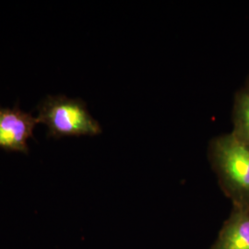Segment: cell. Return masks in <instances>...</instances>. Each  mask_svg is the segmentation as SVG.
<instances>
[{
  "label": "cell",
  "mask_w": 249,
  "mask_h": 249,
  "mask_svg": "<svg viewBox=\"0 0 249 249\" xmlns=\"http://www.w3.org/2000/svg\"><path fill=\"white\" fill-rule=\"evenodd\" d=\"M208 160L231 206L249 208V144L233 134H221L208 145Z\"/></svg>",
  "instance_id": "cell-1"
},
{
  "label": "cell",
  "mask_w": 249,
  "mask_h": 249,
  "mask_svg": "<svg viewBox=\"0 0 249 249\" xmlns=\"http://www.w3.org/2000/svg\"><path fill=\"white\" fill-rule=\"evenodd\" d=\"M38 123L47 126V137L61 139L65 137L98 136L103 128L93 118L86 103L79 98L65 95H48L36 107Z\"/></svg>",
  "instance_id": "cell-2"
},
{
  "label": "cell",
  "mask_w": 249,
  "mask_h": 249,
  "mask_svg": "<svg viewBox=\"0 0 249 249\" xmlns=\"http://www.w3.org/2000/svg\"><path fill=\"white\" fill-rule=\"evenodd\" d=\"M37 118L18 107H0V148L28 154V141L34 139Z\"/></svg>",
  "instance_id": "cell-3"
},
{
  "label": "cell",
  "mask_w": 249,
  "mask_h": 249,
  "mask_svg": "<svg viewBox=\"0 0 249 249\" xmlns=\"http://www.w3.org/2000/svg\"><path fill=\"white\" fill-rule=\"evenodd\" d=\"M210 249H249V208L231 206Z\"/></svg>",
  "instance_id": "cell-4"
},
{
  "label": "cell",
  "mask_w": 249,
  "mask_h": 249,
  "mask_svg": "<svg viewBox=\"0 0 249 249\" xmlns=\"http://www.w3.org/2000/svg\"><path fill=\"white\" fill-rule=\"evenodd\" d=\"M231 133L242 142L249 144V78L236 90L231 108Z\"/></svg>",
  "instance_id": "cell-5"
},
{
  "label": "cell",
  "mask_w": 249,
  "mask_h": 249,
  "mask_svg": "<svg viewBox=\"0 0 249 249\" xmlns=\"http://www.w3.org/2000/svg\"></svg>",
  "instance_id": "cell-6"
}]
</instances>
